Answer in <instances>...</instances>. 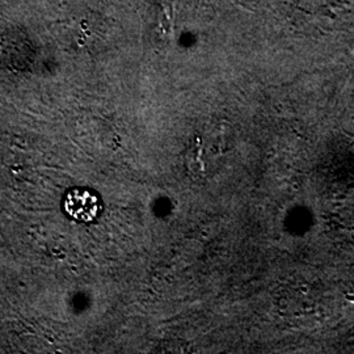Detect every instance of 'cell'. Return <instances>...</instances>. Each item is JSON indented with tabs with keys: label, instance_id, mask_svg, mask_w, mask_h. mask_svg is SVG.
<instances>
[{
	"label": "cell",
	"instance_id": "1",
	"mask_svg": "<svg viewBox=\"0 0 354 354\" xmlns=\"http://www.w3.org/2000/svg\"><path fill=\"white\" fill-rule=\"evenodd\" d=\"M64 210L73 219L89 223L97 218L100 203L97 197L88 190H73L64 200Z\"/></svg>",
	"mask_w": 354,
	"mask_h": 354
}]
</instances>
